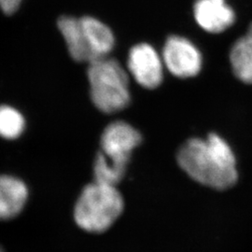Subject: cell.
Masks as SVG:
<instances>
[{
    "label": "cell",
    "instance_id": "obj_13",
    "mask_svg": "<svg viewBox=\"0 0 252 252\" xmlns=\"http://www.w3.org/2000/svg\"><path fill=\"white\" fill-rule=\"evenodd\" d=\"M24 0H0V10L5 15L11 16L21 8Z\"/></svg>",
    "mask_w": 252,
    "mask_h": 252
},
{
    "label": "cell",
    "instance_id": "obj_4",
    "mask_svg": "<svg viewBox=\"0 0 252 252\" xmlns=\"http://www.w3.org/2000/svg\"><path fill=\"white\" fill-rule=\"evenodd\" d=\"M142 142L140 132L125 121H113L102 131L99 153L118 171L126 175L132 153Z\"/></svg>",
    "mask_w": 252,
    "mask_h": 252
},
{
    "label": "cell",
    "instance_id": "obj_5",
    "mask_svg": "<svg viewBox=\"0 0 252 252\" xmlns=\"http://www.w3.org/2000/svg\"><path fill=\"white\" fill-rule=\"evenodd\" d=\"M162 61L172 75L181 78L196 76L203 59L198 49L185 37L169 36L162 49Z\"/></svg>",
    "mask_w": 252,
    "mask_h": 252
},
{
    "label": "cell",
    "instance_id": "obj_6",
    "mask_svg": "<svg viewBox=\"0 0 252 252\" xmlns=\"http://www.w3.org/2000/svg\"><path fill=\"white\" fill-rule=\"evenodd\" d=\"M127 71L143 88L155 89L163 79V61L153 46L139 43L129 51Z\"/></svg>",
    "mask_w": 252,
    "mask_h": 252
},
{
    "label": "cell",
    "instance_id": "obj_11",
    "mask_svg": "<svg viewBox=\"0 0 252 252\" xmlns=\"http://www.w3.org/2000/svg\"><path fill=\"white\" fill-rule=\"evenodd\" d=\"M230 62L235 77L247 84H252V25L234 42L230 52Z\"/></svg>",
    "mask_w": 252,
    "mask_h": 252
},
{
    "label": "cell",
    "instance_id": "obj_2",
    "mask_svg": "<svg viewBox=\"0 0 252 252\" xmlns=\"http://www.w3.org/2000/svg\"><path fill=\"white\" fill-rule=\"evenodd\" d=\"M87 81L92 104L104 114H115L131 103L128 71L113 57H105L87 64Z\"/></svg>",
    "mask_w": 252,
    "mask_h": 252
},
{
    "label": "cell",
    "instance_id": "obj_12",
    "mask_svg": "<svg viewBox=\"0 0 252 252\" xmlns=\"http://www.w3.org/2000/svg\"><path fill=\"white\" fill-rule=\"evenodd\" d=\"M27 129V119L18 108L8 105H0V138L16 140Z\"/></svg>",
    "mask_w": 252,
    "mask_h": 252
},
{
    "label": "cell",
    "instance_id": "obj_8",
    "mask_svg": "<svg viewBox=\"0 0 252 252\" xmlns=\"http://www.w3.org/2000/svg\"><path fill=\"white\" fill-rule=\"evenodd\" d=\"M80 20L93 61L110 56L116 45L112 29L99 18L92 15L81 16Z\"/></svg>",
    "mask_w": 252,
    "mask_h": 252
},
{
    "label": "cell",
    "instance_id": "obj_14",
    "mask_svg": "<svg viewBox=\"0 0 252 252\" xmlns=\"http://www.w3.org/2000/svg\"><path fill=\"white\" fill-rule=\"evenodd\" d=\"M0 252H4V250H3V248L0 246Z\"/></svg>",
    "mask_w": 252,
    "mask_h": 252
},
{
    "label": "cell",
    "instance_id": "obj_3",
    "mask_svg": "<svg viewBox=\"0 0 252 252\" xmlns=\"http://www.w3.org/2000/svg\"><path fill=\"white\" fill-rule=\"evenodd\" d=\"M124 210V199L115 186L94 181L82 189L74 209L81 229L101 233L112 225Z\"/></svg>",
    "mask_w": 252,
    "mask_h": 252
},
{
    "label": "cell",
    "instance_id": "obj_1",
    "mask_svg": "<svg viewBox=\"0 0 252 252\" xmlns=\"http://www.w3.org/2000/svg\"><path fill=\"white\" fill-rule=\"evenodd\" d=\"M177 159L192 180L213 189H229L238 180L234 153L217 134L207 139L190 138L181 146Z\"/></svg>",
    "mask_w": 252,
    "mask_h": 252
},
{
    "label": "cell",
    "instance_id": "obj_9",
    "mask_svg": "<svg viewBox=\"0 0 252 252\" xmlns=\"http://www.w3.org/2000/svg\"><path fill=\"white\" fill-rule=\"evenodd\" d=\"M29 190L25 181L15 176L0 175V220H9L23 211Z\"/></svg>",
    "mask_w": 252,
    "mask_h": 252
},
{
    "label": "cell",
    "instance_id": "obj_7",
    "mask_svg": "<svg viewBox=\"0 0 252 252\" xmlns=\"http://www.w3.org/2000/svg\"><path fill=\"white\" fill-rule=\"evenodd\" d=\"M194 18L204 30L219 34L234 25L235 13L225 0H196Z\"/></svg>",
    "mask_w": 252,
    "mask_h": 252
},
{
    "label": "cell",
    "instance_id": "obj_10",
    "mask_svg": "<svg viewBox=\"0 0 252 252\" xmlns=\"http://www.w3.org/2000/svg\"><path fill=\"white\" fill-rule=\"evenodd\" d=\"M57 29L63 37L67 53L77 63H88L93 61L86 43L80 17L62 15L57 20Z\"/></svg>",
    "mask_w": 252,
    "mask_h": 252
}]
</instances>
